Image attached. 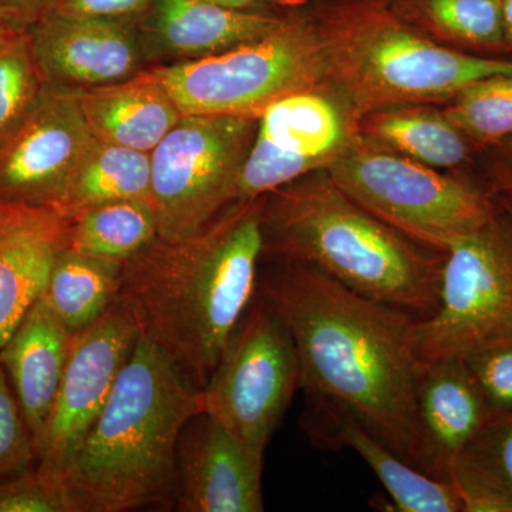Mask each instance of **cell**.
<instances>
[{
  "label": "cell",
  "mask_w": 512,
  "mask_h": 512,
  "mask_svg": "<svg viewBox=\"0 0 512 512\" xmlns=\"http://www.w3.org/2000/svg\"><path fill=\"white\" fill-rule=\"evenodd\" d=\"M258 295L291 330L301 389L355 417L412 464L423 366L414 340L419 318L293 262L265 276Z\"/></svg>",
  "instance_id": "obj_1"
},
{
  "label": "cell",
  "mask_w": 512,
  "mask_h": 512,
  "mask_svg": "<svg viewBox=\"0 0 512 512\" xmlns=\"http://www.w3.org/2000/svg\"><path fill=\"white\" fill-rule=\"evenodd\" d=\"M262 198L234 202L181 241L157 238L121 266L116 302L200 390L258 292Z\"/></svg>",
  "instance_id": "obj_2"
},
{
  "label": "cell",
  "mask_w": 512,
  "mask_h": 512,
  "mask_svg": "<svg viewBox=\"0 0 512 512\" xmlns=\"http://www.w3.org/2000/svg\"><path fill=\"white\" fill-rule=\"evenodd\" d=\"M200 389L138 339L100 416L60 474L76 512L174 510L175 456Z\"/></svg>",
  "instance_id": "obj_3"
},
{
  "label": "cell",
  "mask_w": 512,
  "mask_h": 512,
  "mask_svg": "<svg viewBox=\"0 0 512 512\" xmlns=\"http://www.w3.org/2000/svg\"><path fill=\"white\" fill-rule=\"evenodd\" d=\"M262 198L264 254L311 266L373 301L429 318L439 306L443 252L417 244L340 190L328 171Z\"/></svg>",
  "instance_id": "obj_4"
},
{
  "label": "cell",
  "mask_w": 512,
  "mask_h": 512,
  "mask_svg": "<svg viewBox=\"0 0 512 512\" xmlns=\"http://www.w3.org/2000/svg\"><path fill=\"white\" fill-rule=\"evenodd\" d=\"M326 86L356 119L400 104L444 106L484 77L512 73L511 59L468 55L404 22L386 0H315Z\"/></svg>",
  "instance_id": "obj_5"
},
{
  "label": "cell",
  "mask_w": 512,
  "mask_h": 512,
  "mask_svg": "<svg viewBox=\"0 0 512 512\" xmlns=\"http://www.w3.org/2000/svg\"><path fill=\"white\" fill-rule=\"evenodd\" d=\"M325 45L311 6L288 9L268 35L156 70L183 116L259 119L276 101L326 86Z\"/></svg>",
  "instance_id": "obj_6"
},
{
  "label": "cell",
  "mask_w": 512,
  "mask_h": 512,
  "mask_svg": "<svg viewBox=\"0 0 512 512\" xmlns=\"http://www.w3.org/2000/svg\"><path fill=\"white\" fill-rule=\"evenodd\" d=\"M326 171L360 207L443 254L498 212L493 191L370 146L359 134Z\"/></svg>",
  "instance_id": "obj_7"
},
{
  "label": "cell",
  "mask_w": 512,
  "mask_h": 512,
  "mask_svg": "<svg viewBox=\"0 0 512 512\" xmlns=\"http://www.w3.org/2000/svg\"><path fill=\"white\" fill-rule=\"evenodd\" d=\"M258 119L183 116L151 151L150 202L158 238L181 241L235 202Z\"/></svg>",
  "instance_id": "obj_8"
},
{
  "label": "cell",
  "mask_w": 512,
  "mask_h": 512,
  "mask_svg": "<svg viewBox=\"0 0 512 512\" xmlns=\"http://www.w3.org/2000/svg\"><path fill=\"white\" fill-rule=\"evenodd\" d=\"M299 387L301 366L291 330L256 292L200 390L201 413L265 450Z\"/></svg>",
  "instance_id": "obj_9"
},
{
  "label": "cell",
  "mask_w": 512,
  "mask_h": 512,
  "mask_svg": "<svg viewBox=\"0 0 512 512\" xmlns=\"http://www.w3.org/2000/svg\"><path fill=\"white\" fill-rule=\"evenodd\" d=\"M512 328V234L503 212L444 252L439 306L414 326L421 365L463 359Z\"/></svg>",
  "instance_id": "obj_10"
},
{
  "label": "cell",
  "mask_w": 512,
  "mask_h": 512,
  "mask_svg": "<svg viewBox=\"0 0 512 512\" xmlns=\"http://www.w3.org/2000/svg\"><path fill=\"white\" fill-rule=\"evenodd\" d=\"M356 137V117L328 86L276 101L258 119L235 202L258 200L305 175L328 170Z\"/></svg>",
  "instance_id": "obj_11"
},
{
  "label": "cell",
  "mask_w": 512,
  "mask_h": 512,
  "mask_svg": "<svg viewBox=\"0 0 512 512\" xmlns=\"http://www.w3.org/2000/svg\"><path fill=\"white\" fill-rule=\"evenodd\" d=\"M138 339L136 325L116 301L92 326L73 333L55 406L37 443V467L63 473L109 400Z\"/></svg>",
  "instance_id": "obj_12"
},
{
  "label": "cell",
  "mask_w": 512,
  "mask_h": 512,
  "mask_svg": "<svg viewBox=\"0 0 512 512\" xmlns=\"http://www.w3.org/2000/svg\"><path fill=\"white\" fill-rule=\"evenodd\" d=\"M93 138L76 90L46 83L35 107L0 146V201L56 208Z\"/></svg>",
  "instance_id": "obj_13"
},
{
  "label": "cell",
  "mask_w": 512,
  "mask_h": 512,
  "mask_svg": "<svg viewBox=\"0 0 512 512\" xmlns=\"http://www.w3.org/2000/svg\"><path fill=\"white\" fill-rule=\"evenodd\" d=\"M264 453L207 414H197L178 440L174 510L264 511Z\"/></svg>",
  "instance_id": "obj_14"
},
{
  "label": "cell",
  "mask_w": 512,
  "mask_h": 512,
  "mask_svg": "<svg viewBox=\"0 0 512 512\" xmlns=\"http://www.w3.org/2000/svg\"><path fill=\"white\" fill-rule=\"evenodd\" d=\"M29 37L43 80L67 89L123 82L136 76L143 59L136 20L53 12L29 30Z\"/></svg>",
  "instance_id": "obj_15"
},
{
  "label": "cell",
  "mask_w": 512,
  "mask_h": 512,
  "mask_svg": "<svg viewBox=\"0 0 512 512\" xmlns=\"http://www.w3.org/2000/svg\"><path fill=\"white\" fill-rule=\"evenodd\" d=\"M490 419L484 393L463 359L436 360L421 366L413 466L451 483L458 454Z\"/></svg>",
  "instance_id": "obj_16"
},
{
  "label": "cell",
  "mask_w": 512,
  "mask_h": 512,
  "mask_svg": "<svg viewBox=\"0 0 512 512\" xmlns=\"http://www.w3.org/2000/svg\"><path fill=\"white\" fill-rule=\"evenodd\" d=\"M70 218L47 205L0 201V349L45 292Z\"/></svg>",
  "instance_id": "obj_17"
},
{
  "label": "cell",
  "mask_w": 512,
  "mask_h": 512,
  "mask_svg": "<svg viewBox=\"0 0 512 512\" xmlns=\"http://www.w3.org/2000/svg\"><path fill=\"white\" fill-rule=\"evenodd\" d=\"M286 12L228 9L205 0H153L136 26L141 39L148 37L167 55L194 60L268 35L284 22Z\"/></svg>",
  "instance_id": "obj_18"
},
{
  "label": "cell",
  "mask_w": 512,
  "mask_h": 512,
  "mask_svg": "<svg viewBox=\"0 0 512 512\" xmlns=\"http://www.w3.org/2000/svg\"><path fill=\"white\" fill-rule=\"evenodd\" d=\"M73 333L40 296L0 349V362L16 394L37 451L55 406Z\"/></svg>",
  "instance_id": "obj_19"
},
{
  "label": "cell",
  "mask_w": 512,
  "mask_h": 512,
  "mask_svg": "<svg viewBox=\"0 0 512 512\" xmlns=\"http://www.w3.org/2000/svg\"><path fill=\"white\" fill-rule=\"evenodd\" d=\"M76 96L94 138L144 153H151L183 119L156 70Z\"/></svg>",
  "instance_id": "obj_20"
},
{
  "label": "cell",
  "mask_w": 512,
  "mask_h": 512,
  "mask_svg": "<svg viewBox=\"0 0 512 512\" xmlns=\"http://www.w3.org/2000/svg\"><path fill=\"white\" fill-rule=\"evenodd\" d=\"M315 423L320 437H330L339 446L352 448L379 478L400 512H463L456 485L423 473L400 457L355 417L338 407L315 403Z\"/></svg>",
  "instance_id": "obj_21"
},
{
  "label": "cell",
  "mask_w": 512,
  "mask_h": 512,
  "mask_svg": "<svg viewBox=\"0 0 512 512\" xmlns=\"http://www.w3.org/2000/svg\"><path fill=\"white\" fill-rule=\"evenodd\" d=\"M357 134L370 146L436 170H460L480 153L447 119L443 107L434 104H400L369 111L357 119Z\"/></svg>",
  "instance_id": "obj_22"
},
{
  "label": "cell",
  "mask_w": 512,
  "mask_h": 512,
  "mask_svg": "<svg viewBox=\"0 0 512 512\" xmlns=\"http://www.w3.org/2000/svg\"><path fill=\"white\" fill-rule=\"evenodd\" d=\"M434 42L468 55L511 59L503 32V0H386Z\"/></svg>",
  "instance_id": "obj_23"
},
{
  "label": "cell",
  "mask_w": 512,
  "mask_h": 512,
  "mask_svg": "<svg viewBox=\"0 0 512 512\" xmlns=\"http://www.w3.org/2000/svg\"><path fill=\"white\" fill-rule=\"evenodd\" d=\"M151 154L93 138L56 210L73 218L87 208L121 200H150Z\"/></svg>",
  "instance_id": "obj_24"
},
{
  "label": "cell",
  "mask_w": 512,
  "mask_h": 512,
  "mask_svg": "<svg viewBox=\"0 0 512 512\" xmlns=\"http://www.w3.org/2000/svg\"><path fill=\"white\" fill-rule=\"evenodd\" d=\"M121 266L123 262L63 249L53 262L42 298L70 332H80L116 301Z\"/></svg>",
  "instance_id": "obj_25"
},
{
  "label": "cell",
  "mask_w": 512,
  "mask_h": 512,
  "mask_svg": "<svg viewBox=\"0 0 512 512\" xmlns=\"http://www.w3.org/2000/svg\"><path fill=\"white\" fill-rule=\"evenodd\" d=\"M463 512H512V412L491 417L451 473Z\"/></svg>",
  "instance_id": "obj_26"
},
{
  "label": "cell",
  "mask_w": 512,
  "mask_h": 512,
  "mask_svg": "<svg viewBox=\"0 0 512 512\" xmlns=\"http://www.w3.org/2000/svg\"><path fill=\"white\" fill-rule=\"evenodd\" d=\"M158 238L150 200H121L87 208L70 218L69 248L126 262Z\"/></svg>",
  "instance_id": "obj_27"
},
{
  "label": "cell",
  "mask_w": 512,
  "mask_h": 512,
  "mask_svg": "<svg viewBox=\"0 0 512 512\" xmlns=\"http://www.w3.org/2000/svg\"><path fill=\"white\" fill-rule=\"evenodd\" d=\"M443 111L480 153L497 146L512 137V73L468 84Z\"/></svg>",
  "instance_id": "obj_28"
},
{
  "label": "cell",
  "mask_w": 512,
  "mask_h": 512,
  "mask_svg": "<svg viewBox=\"0 0 512 512\" xmlns=\"http://www.w3.org/2000/svg\"><path fill=\"white\" fill-rule=\"evenodd\" d=\"M29 32L0 45V146L22 124L45 90Z\"/></svg>",
  "instance_id": "obj_29"
},
{
  "label": "cell",
  "mask_w": 512,
  "mask_h": 512,
  "mask_svg": "<svg viewBox=\"0 0 512 512\" xmlns=\"http://www.w3.org/2000/svg\"><path fill=\"white\" fill-rule=\"evenodd\" d=\"M463 360L484 393L491 417L512 412V328L485 340Z\"/></svg>",
  "instance_id": "obj_30"
},
{
  "label": "cell",
  "mask_w": 512,
  "mask_h": 512,
  "mask_svg": "<svg viewBox=\"0 0 512 512\" xmlns=\"http://www.w3.org/2000/svg\"><path fill=\"white\" fill-rule=\"evenodd\" d=\"M37 467L35 440L0 362V481Z\"/></svg>",
  "instance_id": "obj_31"
},
{
  "label": "cell",
  "mask_w": 512,
  "mask_h": 512,
  "mask_svg": "<svg viewBox=\"0 0 512 512\" xmlns=\"http://www.w3.org/2000/svg\"><path fill=\"white\" fill-rule=\"evenodd\" d=\"M0 512H76L62 476L35 467L0 481Z\"/></svg>",
  "instance_id": "obj_32"
},
{
  "label": "cell",
  "mask_w": 512,
  "mask_h": 512,
  "mask_svg": "<svg viewBox=\"0 0 512 512\" xmlns=\"http://www.w3.org/2000/svg\"><path fill=\"white\" fill-rule=\"evenodd\" d=\"M153 0H60L56 13L83 18L136 20Z\"/></svg>",
  "instance_id": "obj_33"
},
{
  "label": "cell",
  "mask_w": 512,
  "mask_h": 512,
  "mask_svg": "<svg viewBox=\"0 0 512 512\" xmlns=\"http://www.w3.org/2000/svg\"><path fill=\"white\" fill-rule=\"evenodd\" d=\"M60 0H0V10L15 28L29 32L55 12Z\"/></svg>",
  "instance_id": "obj_34"
},
{
  "label": "cell",
  "mask_w": 512,
  "mask_h": 512,
  "mask_svg": "<svg viewBox=\"0 0 512 512\" xmlns=\"http://www.w3.org/2000/svg\"><path fill=\"white\" fill-rule=\"evenodd\" d=\"M488 150L494 151V161L491 165V178H493L491 191H512V137Z\"/></svg>",
  "instance_id": "obj_35"
},
{
  "label": "cell",
  "mask_w": 512,
  "mask_h": 512,
  "mask_svg": "<svg viewBox=\"0 0 512 512\" xmlns=\"http://www.w3.org/2000/svg\"><path fill=\"white\" fill-rule=\"evenodd\" d=\"M222 8L248 10L265 8L264 0H205Z\"/></svg>",
  "instance_id": "obj_36"
},
{
  "label": "cell",
  "mask_w": 512,
  "mask_h": 512,
  "mask_svg": "<svg viewBox=\"0 0 512 512\" xmlns=\"http://www.w3.org/2000/svg\"><path fill=\"white\" fill-rule=\"evenodd\" d=\"M495 201L498 207L503 212L505 220L508 222V227L512 234V191H497L493 192Z\"/></svg>",
  "instance_id": "obj_37"
},
{
  "label": "cell",
  "mask_w": 512,
  "mask_h": 512,
  "mask_svg": "<svg viewBox=\"0 0 512 512\" xmlns=\"http://www.w3.org/2000/svg\"><path fill=\"white\" fill-rule=\"evenodd\" d=\"M503 32L505 43L512 52V0H503Z\"/></svg>",
  "instance_id": "obj_38"
},
{
  "label": "cell",
  "mask_w": 512,
  "mask_h": 512,
  "mask_svg": "<svg viewBox=\"0 0 512 512\" xmlns=\"http://www.w3.org/2000/svg\"><path fill=\"white\" fill-rule=\"evenodd\" d=\"M20 32H25V30L15 28V26L10 23V20L6 18L5 13L0 10V45L10 39V37L18 35Z\"/></svg>",
  "instance_id": "obj_39"
},
{
  "label": "cell",
  "mask_w": 512,
  "mask_h": 512,
  "mask_svg": "<svg viewBox=\"0 0 512 512\" xmlns=\"http://www.w3.org/2000/svg\"><path fill=\"white\" fill-rule=\"evenodd\" d=\"M312 0H264L265 5L278 6L284 9H299L311 5Z\"/></svg>",
  "instance_id": "obj_40"
}]
</instances>
